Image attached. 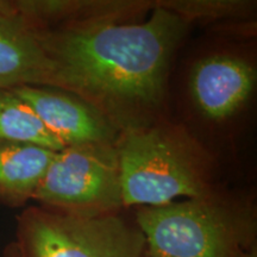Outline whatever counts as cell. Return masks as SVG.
I'll return each instance as SVG.
<instances>
[{"label": "cell", "mask_w": 257, "mask_h": 257, "mask_svg": "<svg viewBox=\"0 0 257 257\" xmlns=\"http://www.w3.org/2000/svg\"><path fill=\"white\" fill-rule=\"evenodd\" d=\"M191 29L154 0L146 19L36 31L50 87L78 95L124 134L172 117L173 68Z\"/></svg>", "instance_id": "cell-1"}, {"label": "cell", "mask_w": 257, "mask_h": 257, "mask_svg": "<svg viewBox=\"0 0 257 257\" xmlns=\"http://www.w3.org/2000/svg\"><path fill=\"white\" fill-rule=\"evenodd\" d=\"M256 93L252 40L218 36L188 61L180 94L182 119L176 121L220 161L225 150H233L243 133Z\"/></svg>", "instance_id": "cell-2"}, {"label": "cell", "mask_w": 257, "mask_h": 257, "mask_svg": "<svg viewBox=\"0 0 257 257\" xmlns=\"http://www.w3.org/2000/svg\"><path fill=\"white\" fill-rule=\"evenodd\" d=\"M117 149L124 210L205 197L224 187L220 161L172 117L120 134Z\"/></svg>", "instance_id": "cell-3"}, {"label": "cell", "mask_w": 257, "mask_h": 257, "mask_svg": "<svg viewBox=\"0 0 257 257\" xmlns=\"http://www.w3.org/2000/svg\"><path fill=\"white\" fill-rule=\"evenodd\" d=\"M147 257H237L256 246L251 193L226 187L200 198L135 208Z\"/></svg>", "instance_id": "cell-4"}, {"label": "cell", "mask_w": 257, "mask_h": 257, "mask_svg": "<svg viewBox=\"0 0 257 257\" xmlns=\"http://www.w3.org/2000/svg\"><path fill=\"white\" fill-rule=\"evenodd\" d=\"M16 221L22 257H147L142 231L123 212L82 217L31 205Z\"/></svg>", "instance_id": "cell-5"}, {"label": "cell", "mask_w": 257, "mask_h": 257, "mask_svg": "<svg viewBox=\"0 0 257 257\" xmlns=\"http://www.w3.org/2000/svg\"><path fill=\"white\" fill-rule=\"evenodd\" d=\"M32 201L73 216L123 212L117 143L66 147L56 152Z\"/></svg>", "instance_id": "cell-6"}, {"label": "cell", "mask_w": 257, "mask_h": 257, "mask_svg": "<svg viewBox=\"0 0 257 257\" xmlns=\"http://www.w3.org/2000/svg\"><path fill=\"white\" fill-rule=\"evenodd\" d=\"M12 91L64 148L118 142L120 134L94 107L73 93L48 86H22Z\"/></svg>", "instance_id": "cell-7"}, {"label": "cell", "mask_w": 257, "mask_h": 257, "mask_svg": "<svg viewBox=\"0 0 257 257\" xmlns=\"http://www.w3.org/2000/svg\"><path fill=\"white\" fill-rule=\"evenodd\" d=\"M17 15L38 30H61L106 22L140 21L154 0H15Z\"/></svg>", "instance_id": "cell-8"}, {"label": "cell", "mask_w": 257, "mask_h": 257, "mask_svg": "<svg viewBox=\"0 0 257 257\" xmlns=\"http://www.w3.org/2000/svg\"><path fill=\"white\" fill-rule=\"evenodd\" d=\"M51 86V67L37 31L27 19L0 17V89Z\"/></svg>", "instance_id": "cell-9"}, {"label": "cell", "mask_w": 257, "mask_h": 257, "mask_svg": "<svg viewBox=\"0 0 257 257\" xmlns=\"http://www.w3.org/2000/svg\"><path fill=\"white\" fill-rule=\"evenodd\" d=\"M56 152L27 143L0 142V204L25 207Z\"/></svg>", "instance_id": "cell-10"}, {"label": "cell", "mask_w": 257, "mask_h": 257, "mask_svg": "<svg viewBox=\"0 0 257 257\" xmlns=\"http://www.w3.org/2000/svg\"><path fill=\"white\" fill-rule=\"evenodd\" d=\"M193 27L204 25L216 32L227 25L256 21V2L251 0H156Z\"/></svg>", "instance_id": "cell-11"}, {"label": "cell", "mask_w": 257, "mask_h": 257, "mask_svg": "<svg viewBox=\"0 0 257 257\" xmlns=\"http://www.w3.org/2000/svg\"><path fill=\"white\" fill-rule=\"evenodd\" d=\"M0 142L35 144L54 152L64 148L12 89H0Z\"/></svg>", "instance_id": "cell-12"}, {"label": "cell", "mask_w": 257, "mask_h": 257, "mask_svg": "<svg viewBox=\"0 0 257 257\" xmlns=\"http://www.w3.org/2000/svg\"><path fill=\"white\" fill-rule=\"evenodd\" d=\"M17 15L15 0H0V17Z\"/></svg>", "instance_id": "cell-13"}, {"label": "cell", "mask_w": 257, "mask_h": 257, "mask_svg": "<svg viewBox=\"0 0 257 257\" xmlns=\"http://www.w3.org/2000/svg\"><path fill=\"white\" fill-rule=\"evenodd\" d=\"M3 257H22V253L19 251L16 242L9 243L8 245L5 246L4 252H3Z\"/></svg>", "instance_id": "cell-14"}, {"label": "cell", "mask_w": 257, "mask_h": 257, "mask_svg": "<svg viewBox=\"0 0 257 257\" xmlns=\"http://www.w3.org/2000/svg\"><path fill=\"white\" fill-rule=\"evenodd\" d=\"M237 257H257V245L251 249L244 250V251L239 252V255Z\"/></svg>", "instance_id": "cell-15"}]
</instances>
